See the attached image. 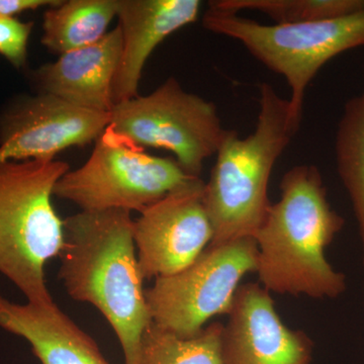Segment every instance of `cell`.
I'll list each match as a JSON object with an SVG mask.
<instances>
[{"mask_svg":"<svg viewBox=\"0 0 364 364\" xmlns=\"http://www.w3.org/2000/svg\"><path fill=\"white\" fill-rule=\"evenodd\" d=\"M117 13V0H60L46 11L42 44L59 55L87 47L104 37Z\"/></svg>","mask_w":364,"mask_h":364,"instance_id":"cell-15","label":"cell"},{"mask_svg":"<svg viewBox=\"0 0 364 364\" xmlns=\"http://www.w3.org/2000/svg\"><path fill=\"white\" fill-rule=\"evenodd\" d=\"M337 169L358 220L364 267V90L344 107L335 142Z\"/></svg>","mask_w":364,"mask_h":364,"instance_id":"cell-16","label":"cell"},{"mask_svg":"<svg viewBox=\"0 0 364 364\" xmlns=\"http://www.w3.org/2000/svg\"><path fill=\"white\" fill-rule=\"evenodd\" d=\"M60 0H0V16H11L42 7L57 6Z\"/></svg>","mask_w":364,"mask_h":364,"instance_id":"cell-20","label":"cell"},{"mask_svg":"<svg viewBox=\"0 0 364 364\" xmlns=\"http://www.w3.org/2000/svg\"><path fill=\"white\" fill-rule=\"evenodd\" d=\"M198 178L141 212L134 241L144 279L166 277L189 267L212 243L214 231Z\"/></svg>","mask_w":364,"mask_h":364,"instance_id":"cell-9","label":"cell"},{"mask_svg":"<svg viewBox=\"0 0 364 364\" xmlns=\"http://www.w3.org/2000/svg\"><path fill=\"white\" fill-rule=\"evenodd\" d=\"M208 9L232 14L257 11L275 25H298L358 13L364 9V0H215Z\"/></svg>","mask_w":364,"mask_h":364,"instance_id":"cell-18","label":"cell"},{"mask_svg":"<svg viewBox=\"0 0 364 364\" xmlns=\"http://www.w3.org/2000/svg\"><path fill=\"white\" fill-rule=\"evenodd\" d=\"M256 265L252 237L208 245L189 267L145 289L153 324L181 338L196 336L210 318L229 315L241 280Z\"/></svg>","mask_w":364,"mask_h":364,"instance_id":"cell-7","label":"cell"},{"mask_svg":"<svg viewBox=\"0 0 364 364\" xmlns=\"http://www.w3.org/2000/svg\"><path fill=\"white\" fill-rule=\"evenodd\" d=\"M68 171L56 159L0 163V273L36 305L54 304L45 265L61 252L64 225L52 196Z\"/></svg>","mask_w":364,"mask_h":364,"instance_id":"cell-4","label":"cell"},{"mask_svg":"<svg viewBox=\"0 0 364 364\" xmlns=\"http://www.w3.org/2000/svg\"><path fill=\"white\" fill-rule=\"evenodd\" d=\"M333 210L320 170L296 165L280 182L279 202L270 205L256 232V273L270 294L336 299L346 277L332 267L326 249L344 227Z\"/></svg>","mask_w":364,"mask_h":364,"instance_id":"cell-2","label":"cell"},{"mask_svg":"<svg viewBox=\"0 0 364 364\" xmlns=\"http://www.w3.org/2000/svg\"><path fill=\"white\" fill-rule=\"evenodd\" d=\"M259 90L255 130L243 139L226 131L205 183L203 203L214 231L210 245L254 238L272 205L268 186L273 167L301 127L289 100L268 83Z\"/></svg>","mask_w":364,"mask_h":364,"instance_id":"cell-3","label":"cell"},{"mask_svg":"<svg viewBox=\"0 0 364 364\" xmlns=\"http://www.w3.org/2000/svg\"><path fill=\"white\" fill-rule=\"evenodd\" d=\"M223 328L212 323L196 336L181 338L151 323L143 335L141 364H223Z\"/></svg>","mask_w":364,"mask_h":364,"instance_id":"cell-17","label":"cell"},{"mask_svg":"<svg viewBox=\"0 0 364 364\" xmlns=\"http://www.w3.org/2000/svg\"><path fill=\"white\" fill-rule=\"evenodd\" d=\"M200 177L189 176L176 159L153 156L109 126L87 161L57 181L54 196L82 212L146 208Z\"/></svg>","mask_w":364,"mask_h":364,"instance_id":"cell-6","label":"cell"},{"mask_svg":"<svg viewBox=\"0 0 364 364\" xmlns=\"http://www.w3.org/2000/svg\"><path fill=\"white\" fill-rule=\"evenodd\" d=\"M59 277L75 301L95 306L123 348L124 364H141L152 323L139 265L131 212H82L63 221Z\"/></svg>","mask_w":364,"mask_h":364,"instance_id":"cell-1","label":"cell"},{"mask_svg":"<svg viewBox=\"0 0 364 364\" xmlns=\"http://www.w3.org/2000/svg\"><path fill=\"white\" fill-rule=\"evenodd\" d=\"M200 0H117L121 60L112 98L114 105L138 97L144 67L157 46L200 16Z\"/></svg>","mask_w":364,"mask_h":364,"instance_id":"cell-12","label":"cell"},{"mask_svg":"<svg viewBox=\"0 0 364 364\" xmlns=\"http://www.w3.org/2000/svg\"><path fill=\"white\" fill-rule=\"evenodd\" d=\"M33 23L0 16V55L16 68H23L28 57V42Z\"/></svg>","mask_w":364,"mask_h":364,"instance_id":"cell-19","label":"cell"},{"mask_svg":"<svg viewBox=\"0 0 364 364\" xmlns=\"http://www.w3.org/2000/svg\"><path fill=\"white\" fill-rule=\"evenodd\" d=\"M0 328L26 339L42 364H111L55 303H14L0 291Z\"/></svg>","mask_w":364,"mask_h":364,"instance_id":"cell-14","label":"cell"},{"mask_svg":"<svg viewBox=\"0 0 364 364\" xmlns=\"http://www.w3.org/2000/svg\"><path fill=\"white\" fill-rule=\"evenodd\" d=\"M109 114V126L117 133L141 147L173 153L181 168L196 177L217 154L227 131L215 105L184 90L174 77L150 95L114 105Z\"/></svg>","mask_w":364,"mask_h":364,"instance_id":"cell-8","label":"cell"},{"mask_svg":"<svg viewBox=\"0 0 364 364\" xmlns=\"http://www.w3.org/2000/svg\"><path fill=\"white\" fill-rule=\"evenodd\" d=\"M122 32L117 26L87 47L60 55L33 72L41 92L100 112H111L112 85L121 60Z\"/></svg>","mask_w":364,"mask_h":364,"instance_id":"cell-13","label":"cell"},{"mask_svg":"<svg viewBox=\"0 0 364 364\" xmlns=\"http://www.w3.org/2000/svg\"><path fill=\"white\" fill-rule=\"evenodd\" d=\"M203 25L210 32L238 41L263 65L284 76L291 90V112L299 122L306 90L321 68L342 53L364 46V9L298 25H262L208 9Z\"/></svg>","mask_w":364,"mask_h":364,"instance_id":"cell-5","label":"cell"},{"mask_svg":"<svg viewBox=\"0 0 364 364\" xmlns=\"http://www.w3.org/2000/svg\"><path fill=\"white\" fill-rule=\"evenodd\" d=\"M223 328V364H311L314 344L280 318L272 294L259 284H241Z\"/></svg>","mask_w":364,"mask_h":364,"instance_id":"cell-11","label":"cell"},{"mask_svg":"<svg viewBox=\"0 0 364 364\" xmlns=\"http://www.w3.org/2000/svg\"><path fill=\"white\" fill-rule=\"evenodd\" d=\"M109 123V112L82 109L51 95L26 98L0 119V163L55 160L69 148L97 141Z\"/></svg>","mask_w":364,"mask_h":364,"instance_id":"cell-10","label":"cell"}]
</instances>
